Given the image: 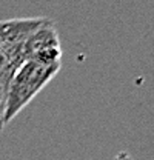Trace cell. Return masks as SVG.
<instances>
[{
	"mask_svg": "<svg viewBox=\"0 0 154 160\" xmlns=\"http://www.w3.org/2000/svg\"><path fill=\"white\" fill-rule=\"evenodd\" d=\"M59 69L60 66H45L33 60H26L20 66L8 86L5 126L49 83Z\"/></svg>",
	"mask_w": 154,
	"mask_h": 160,
	"instance_id": "1",
	"label": "cell"
},
{
	"mask_svg": "<svg viewBox=\"0 0 154 160\" xmlns=\"http://www.w3.org/2000/svg\"><path fill=\"white\" fill-rule=\"evenodd\" d=\"M48 17H25V19L0 20V49L23 43L38 28L49 23Z\"/></svg>",
	"mask_w": 154,
	"mask_h": 160,
	"instance_id": "2",
	"label": "cell"
},
{
	"mask_svg": "<svg viewBox=\"0 0 154 160\" xmlns=\"http://www.w3.org/2000/svg\"><path fill=\"white\" fill-rule=\"evenodd\" d=\"M46 48H60V39H59L57 29H56L53 20L49 23L43 25L42 28H38L31 37L25 40V43H23L25 59L31 60L38 51L46 49Z\"/></svg>",
	"mask_w": 154,
	"mask_h": 160,
	"instance_id": "3",
	"label": "cell"
},
{
	"mask_svg": "<svg viewBox=\"0 0 154 160\" xmlns=\"http://www.w3.org/2000/svg\"><path fill=\"white\" fill-rule=\"evenodd\" d=\"M11 77L0 74V134L5 128V111H6V96H8V86Z\"/></svg>",
	"mask_w": 154,
	"mask_h": 160,
	"instance_id": "4",
	"label": "cell"
},
{
	"mask_svg": "<svg viewBox=\"0 0 154 160\" xmlns=\"http://www.w3.org/2000/svg\"><path fill=\"white\" fill-rule=\"evenodd\" d=\"M114 160H133V159H131V156H130L126 151H120V152H117V156L114 157Z\"/></svg>",
	"mask_w": 154,
	"mask_h": 160,
	"instance_id": "5",
	"label": "cell"
},
{
	"mask_svg": "<svg viewBox=\"0 0 154 160\" xmlns=\"http://www.w3.org/2000/svg\"><path fill=\"white\" fill-rule=\"evenodd\" d=\"M0 65H2V52H0Z\"/></svg>",
	"mask_w": 154,
	"mask_h": 160,
	"instance_id": "6",
	"label": "cell"
}]
</instances>
